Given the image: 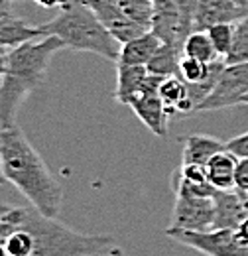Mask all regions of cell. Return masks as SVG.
Segmentation results:
<instances>
[{"label": "cell", "instance_id": "cell-1", "mask_svg": "<svg viewBox=\"0 0 248 256\" xmlns=\"http://www.w3.org/2000/svg\"><path fill=\"white\" fill-rule=\"evenodd\" d=\"M0 160L6 182L38 211L48 217L60 215L63 205L62 184L18 124L0 128Z\"/></svg>", "mask_w": 248, "mask_h": 256}, {"label": "cell", "instance_id": "cell-2", "mask_svg": "<svg viewBox=\"0 0 248 256\" xmlns=\"http://www.w3.org/2000/svg\"><path fill=\"white\" fill-rule=\"evenodd\" d=\"M2 238L22 226L34 236V256H98L116 250V242L108 234H87L77 232L60 223L56 217H48L32 207H10L0 205Z\"/></svg>", "mask_w": 248, "mask_h": 256}, {"label": "cell", "instance_id": "cell-3", "mask_svg": "<svg viewBox=\"0 0 248 256\" xmlns=\"http://www.w3.org/2000/svg\"><path fill=\"white\" fill-rule=\"evenodd\" d=\"M63 48L58 36H42L8 50L6 71L0 77V128L16 124L18 108L42 87L54 56Z\"/></svg>", "mask_w": 248, "mask_h": 256}, {"label": "cell", "instance_id": "cell-4", "mask_svg": "<svg viewBox=\"0 0 248 256\" xmlns=\"http://www.w3.org/2000/svg\"><path fill=\"white\" fill-rule=\"evenodd\" d=\"M40 30L44 36H58L69 50L94 54L108 62H118V40L106 30V26L85 0H67L56 18L40 24Z\"/></svg>", "mask_w": 248, "mask_h": 256}, {"label": "cell", "instance_id": "cell-5", "mask_svg": "<svg viewBox=\"0 0 248 256\" xmlns=\"http://www.w3.org/2000/svg\"><path fill=\"white\" fill-rule=\"evenodd\" d=\"M166 236L205 256H248V240L240 236L238 228L176 230L168 226Z\"/></svg>", "mask_w": 248, "mask_h": 256}, {"label": "cell", "instance_id": "cell-6", "mask_svg": "<svg viewBox=\"0 0 248 256\" xmlns=\"http://www.w3.org/2000/svg\"><path fill=\"white\" fill-rule=\"evenodd\" d=\"M248 96V62L246 64H232L226 65L222 73L218 75V81L211 95L207 96L197 112L203 110H220L236 104H244V98Z\"/></svg>", "mask_w": 248, "mask_h": 256}, {"label": "cell", "instance_id": "cell-7", "mask_svg": "<svg viewBox=\"0 0 248 256\" xmlns=\"http://www.w3.org/2000/svg\"><path fill=\"white\" fill-rule=\"evenodd\" d=\"M174 213L170 228L176 230H211L215 224V199L187 193H174Z\"/></svg>", "mask_w": 248, "mask_h": 256}, {"label": "cell", "instance_id": "cell-8", "mask_svg": "<svg viewBox=\"0 0 248 256\" xmlns=\"http://www.w3.org/2000/svg\"><path fill=\"white\" fill-rule=\"evenodd\" d=\"M128 106L132 108V112L140 118V122L148 128L154 136H158V138H166L168 136L172 114L166 108L164 100L160 98V93L142 91V93H138V95L132 96L128 100Z\"/></svg>", "mask_w": 248, "mask_h": 256}, {"label": "cell", "instance_id": "cell-9", "mask_svg": "<svg viewBox=\"0 0 248 256\" xmlns=\"http://www.w3.org/2000/svg\"><path fill=\"white\" fill-rule=\"evenodd\" d=\"M248 12L236 0H199L193 14V30H207L215 24H236Z\"/></svg>", "mask_w": 248, "mask_h": 256}, {"label": "cell", "instance_id": "cell-10", "mask_svg": "<svg viewBox=\"0 0 248 256\" xmlns=\"http://www.w3.org/2000/svg\"><path fill=\"white\" fill-rule=\"evenodd\" d=\"M94 10V14L100 18V22L106 26V30L112 34L118 44H124L140 34L148 32L144 26L136 24L134 20H130L126 14H122L110 0H96L94 4H89Z\"/></svg>", "mask_w": 248, "mask_h": 256}, {"label": "cell", "instance_id": "cell-11", "mask_svg": "<svg viewBox=\"0 0 248 256\" xmlns=\"http://www.w3.org/2000/svg\"><path fill=\"white\" fill-rule=\"evenodd\" d=\"M215 224L213 228H238L248 217L242 195L236 190H217L215 195Z\"/></svg>", "mask_w": 248, "mask_h": 256}, {"label": "cell", "instance_id": "cell-12", "mask_svg": "<svg viewBox=\"0 0 248 256\" xmlns=\"http://www.w3.org/2000/svg\"><path fill=\"white\" fill-rule=\"evenodd\" d=\"M162 44H164L162 38L154 30L140 34V36L120 44V54H118V62L116 64L148 65L152 62V58L158 54V50L162 48Z\"/></svg>", "mask_w": 248, "mask_h": 256}, {"label": "cell", "instance_id": "cell-13", "mask_svg": "<svg viewBox=\"0 0 248 256\" xmlns=\"http://www.w3.org/2000/svg\"><path fill=\"white\" fill-rule=\"evenodd\" d=\"M182 162L184 164H201L207 166L215 154L226 150V142L209 134H187L182 138Z\"/></svg>", "mask_w": 248, "mask_h": 256}, {"label": "cell", "instance_id": "cell-14", "mask_svg": "<svg viewBox=\"0 0 248 256\" xmlns=\"http://www.w3.org/2000/svg\"><path fill=\"white\" fill-rule=\"evenodd\" d=\"M160 98L164 100L166 108L170 110V114H189L195 112V104L189 96L187 83L180 75H170L164 77L162 85H160Z\"/></svg>", "mask_w": 248, "mask_h": 256}, {"label": "cell", "instance_id": "cell-15", "mask_svg": "<svg viewBox=\"0 0 248 256\" xmlns=\"http://www.w3.org/2000/svg\"><path fill=\"white\" fill-rule=\"evenodd\" d=\"M150 71L146 65H124L116 64V89H114V98L120 104H128L132 96H136L142 87L144 81L148 79Z\"/></svg>", "mask_w": 248, "mask_h": 256}, {"label": "cell", "instance_id": "cell-16", "mask_svg": "<svg viewBox=\"0 0 248 256\" xmlns=\"http://www.w3.org/2000/svg\"><path fill=\"white\" fill-rule=\"evenodd\" d=\"M236 164H238V158L230 150H222V152L215 154L211 160L207 162V166H205L209 184L215 190H220V192L234 190Z\"/></svg>", "mask_w": 248, "mask_h": 256}, {"label": "cell", "instance_id": "cell-17", "mask_svg": "<svg viewBox=\"0 0 248 256\" xmlns=\"http://www.w3.org/2000/svg\"><path fill=\"white\" fill-rule=\"evenodd\" d=\"M44 32L40 26H30L22 18H16L12 14L0 18V50H12L24 42L38 40L42 38Z\"/></svg>", "mask_w": 248, "mask_h": 256}, {"label": "cell", "instance_id": "cell-18", "mask_svg": "<svg viewBox=\"0 0 248 256\" xmlns=\"http://www.w3.org/2000/svg\"><path fill=\"white\" fill-rule=\"evenodd\" d=\"M184 56V46H176V44H162V48L158 50L152 62L146 65L150 73L162 75V77H170V75H180V62Z\"/></svg>", "mask_w": 248, "mask_h": 256}, {"label": "cell", "instance_id": "cell-19", "mask_svg": "<svg viewBox=\"0 0 248 256\" xmlns=\"http://www.w3.org/2000/svg\"><path fill=\"white\" fill-rule=\"evenodd\" d=\"M184 56L201 60L205 64H213L217 60H222L217 54V50H215V46H213L207 30H193V32H189V36L184 42Z\"/></svg>", "mask_w": 248, "mask_h": 256}, {"label": "cell", "instance_id": "cell-20", "mask_svg": "<svg viewBox=\"0 0 248 256\" xmlns=\"http://www.w3.org/2000/svg\"><path fill=\"white\" fill-rule=\"evenodd\" d=\"M122 14H126L136 24L152 30L154 20V0H110Z\"/></svg>", "mask_w": 248, "mask_h": 256}, {"label": "cell", "instance_id": "cell-21", "mask_svg": "<svg viewBox=\"0 0 248 256\" xmlns=\"http://www.w3.org/2000/svg\"><path fill=\"white\" fill-rule=\"evenodd\" d=\"M2 244L8 256H34V250H36L32 232L22 226H16L14 230H10L2 238Z\"/></svg>", "mask_w": 248, "mask_h": 256}, {"label": "cell", "instance_id": "cell-22", "mask_svg": "<svg viewBox=\"0 0 248 256\" xmlns=\"http://www.w3.org/2000/svg\"><path fill=\"white\" fill-rule=\"evenodd\" d=\"M248 62V14L242 16L236 24H234V42L232 48L228 52V56L224 58V64H246Z\"/></svg>", "mask_w": 248, "mask_h": 256}, {"label": "cell", "instance_id": "cell-23", "mask_svg": "<svg viewBox=\"0 0 248 256\" xmlns=\"http://www.w3.org/2000/svg\"><path fill=\"white\" fill-rule=\"evenodd\" d=\"M207 34L217 50V54L224 60L232 48L234 42V24L232 22H224V24H215L211 28H207Z\"/></svg>", "mask_w": 248, "mask_h": 256}, {"label": "cell", "instance_id": "cell-24", "mask_svg": "<svg viewBox=\"0 0 248 256\" xmlns=\"http://www.w3.org/2000/svg\"><path fill=\"white\" fill-rule=\"evenodd\" d=\"M178 170H180L182 178L187 180V182H197V184L209 182V180H207V170H205V166H201V164H184V162H182V166H180Z\"/></svg>", "mask_w": 248, "mask_h": 256}, {"label": "cell", "instance_id": "cell-25", "mask_svg": "<svg viewBox=\"0 0 248 256\" xmlns=\"http://www.w3.org/2000/svg\"><path fill=\"white\" fill-rule=\"evenodd\" d=\"M234 190L240 195L248 193V158H238L236 176H234Z\"/></svg>", "mask_w": 248, "mask_h": 256}, {"label": "cell", "instance_id": "cell-26", "mask_svg": "<svg viewBox=\"0 0 248 256\" xmlns=\"http://www.w3.org/2000/svg\"><path fill=\"white\" fill-rule=\"evenodd\" d=\"M226 150H230L236 158H248V132L230 138L226 142Z\"/></svg>", "mask_w": 248, "mask_h": 256}, {"label": "cell", "instance_id": "cell-27", "mask_svg": "<svg viewBox=\"0 0 248 256\" xmlns=\"http://www.w3.org/2000/svg\"><path fill=\"white\" fill-rule=\"evenodd\" d=\"M32 2L42 8H62L67 0H32Z\"/></svg>", "mask_w": 248, "mask_h": 256}, {"label": "cell", "instance_id": "cell-28", "mask_svg": "<svg viewBox=\"0 0 248 256\" xmlns=\"http://www.w3.org/2000/svg\"><path fill=\"white\" fill-rule=\"evenodd\" d=\"M12 14V0H0V18Z\"/></svg>", "mask_w": 248, "mask_h": 256}, {"label": "cell", "instance_id": "cell-29", "mask_svg": "<svg viewBox=\"0 0 248 256\" xmlns=\"http://www.w3.org/2000/svg\"><path fill=\"white\" fill-rule=\"evenodd\" d=\"M6 64H8V50H0V77L6 71Z\"/></svg>", "mask_w": 248, "mask_h": 256}, {"label": "cell", "instance_id": "cell-30", "mask_svg": "<svg viewBox=\"0 0 248 256\" xmlns=\"http://www.w3.org/2000/svg\"><path fill=\"white\" fill-rule=\"evenodd\" d=\"M98 256H124V252L120 248H116V250H112V252H106V254H98Z\"/></svg>", "mask_w": 248, "mask_h": 256}, {"label": "cell", "instance_id": "cell-31", "mask_svg": "<svg viewBox=\"0 0 248 256\" xmlns=\"http://www.w3.org/2000/svg\"><path fill=\"white\" fill-rule=\"evenodd\" d=\"M6 184V178H4V172H2V160H0V186Z\"/></svg>", "mask_w": 248, "mask_h": 256}, {"label": "cell", "instance_id": "cell-32", "mask_svg": "<svg viewBox=\"0 0 248 256\" xmlns=\"http://www.w3.org/2000/svg\"><path fill=\"white\" fill-rule=\"evenodd\" d=\"M236 2H238V4H240V6L248 12V0H236Z\"/></svg>", "mask_w": 248, "mask_h": 256}, {"label": "cell", "instance_id": "cell-33", "mask_svg": "<svg viewBox=\"0 0 248 256\" xmlns=\"http://www.w3.org/2000/svg\"><path fill=\"white\" fill-rule=\"evenodd\" d=\"M242 201H244V207H246V213H248V193L242 195Z\"/></svg>", "mask_w": 248, "mask_h": 256}, {"label": "cell", "instance_id": "cell-34", "mask_svg": "<svg viewBox=\"0 0 248 256\" xmlns=\"http://www.w3.org/2000/svg\"><path fill=\"white\" fill-rule=\"evenodd\" d=\"M85 2H87V4H94V2H96V0H85Z\"/></svg>", "mask_w": 248, "mask_h": 256}, {"label": "cell", "instance_id": "cell-35", "mask_svg": "<svg viewBox=\"0 0 248 256\" xmlns=\"http://www.w3.org/2000/svg\"><path fill=\"white\" fill-rule=\"evenodd\" d=\"M12 2H20V0H12Z\"/></svg>", "mask_w": 248, "mask_h": 256}]
</instances>
